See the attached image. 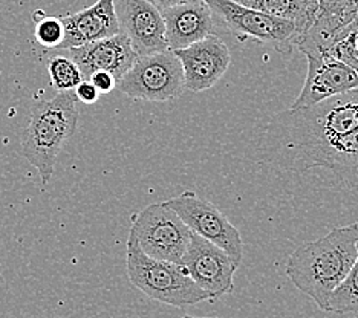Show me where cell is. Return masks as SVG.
Returning <instances> with one entry per match:
<instances>
[{
  "label": "cell",
  "instance_id": "cell-5",
  "mask_svg": "<svg viewBox=\"0 0 358 318\" xmlns=\"http://www.w3.org/2000/svg\"><path fill=\"white\" fill-rule=\"evenodd\" d=\"M192 231L164 202L150 203L132 217L127 240L138 245L145 256L181 265Z\"/></svg>",
  "mask_w": 358,
  "mask_h": 318
},
{
  "label": "cell",
  "instance_id": "cell-7",
  "mask_svg": "<svg viewBox=\"0 0 358 318\" xmlns=\"http://www.w3.org/2000/svg\"><path fill=\"white\" fill-rule=\"evenodd\" d=\"M164 203L181 217L192 233L215 243L229 254L236 268L241 266L243 259L241 233L215 203L198 198L192 191L170 198Z\"/></svg>",
  "mask_w": 358,
  "mask_h": 318
},
{
  "label": "cell",
  "instance_id": "cell-21",
  "mask_svg": "<svg viewBox=\"0 0 358 318\" xmlns=\"http://www.w3.org/2000/svg\"><path fill=\"white\" fill-rule=\"evenodd\" d=\"M36 40L40 46L46 49H59L64 40V27L60 17H48L37 22Z\"/></svg>",
  "mask_w": 358,
  "mask_h": 318
},
{
  "label": "cell",
  "instance_id": "cell-10",
  "mask_svg": "<svg viewBox=\"0 0 358 318\" xmlns=\"http://www.w3.org/2000/svg\"><path fill=\"white\" fill-rule=\"evenodd\" d=\"M275 162L283 168L299 173L324 168L343 179L355 178L358 176V127L334 140L287 154Z\"/></svg>",
  "mask_w": 358,
  "mask_h": 318
},
{
  "label": "cell",
  "instance_id": "cell-25",
  "mask_svg": "<svg viewBox=\"0 0 358 318\" xmlns=\"http://www.w3.org/2000/svg\"><path fill=\"white\" fill-rule=\"evenodd\" d=\"M231 2L243 5V6H251V3H255L256 0H231Z\"/></svg>",
  "mask_w": 358,
  "mask_h": 318
},
{
  "label": "cell",
  "instance_id": "cell-14",
  "mask_svg": "<svg viewBox=\"0 0 358 318\" xmlns=\"http://www.w3.org/2000/svg\"><path fill=\"white\" fill-rule=\"evenodd\" d=\"M68 52L69 59L77 64L85 80L96 71H104L112 73L118 81L138 59L124 32L68 49Z\"/></svg>",
  "mask_w": 358,
  "mask_h": 318
},
{
  "label": "cell",
  "instance_id": "cell-15",
  "mask_svg": "<svg viewBox=\"0 0 358 318\" xmlns=\"http://www.w3.org/2000/svg\"><path fill=\"white\" fill-rule=\"evenodd\" d=\"M60 20L64 27V40L59 49L66 51L121 32L115 0H96L92 6L63 15Z\"/></svg>",
  "mask_w": 358,
  "mask_h": 318
},
{
  "label": "cell",
  "instance_id": "cell-12",
  "mask_svg": "<svg viewBox=\"0 0 358 318\" xmlns=\"http://www.w3.org/2000/svg\"><path fill=\"white\" fill-rule=\"evenodd\" d=\"M173 54L181 62L185 89L204 92L221 80L231 63V52L221 37L210 34L199 42L176 49Z\"/></svg>",
  "mask_w": 358,
  "mask_h": 318
},
{
  "label": "cell",
  "instance_id": "cell-24",
  "mask_svg": "<svg viewBox=\"0 0 358 318\" xmlns=\"http://www.w3.org/2000/svg\"><path fill=\"white\" fill-rule=\"evenodd\" d=\"M152 2L158 6V10H167V8H172L178 3L184 2V0H152Z\"/></svg>",
  "mask_w": 358,
  "mask_h": 318
},
{
  "label": "cell",
  "instance_id": "cell-17",
  "mask_svg": "<svg viewBox=\"0 0 358 318\" xmlns=\"http://www.w3.org/2000/svg\"><path fill=\"white\" fill-rule=\"evenodd\" d=\"M248 8H253V10H257L260 13L273 15V17L294 23L297 28V38L311 27L317 5H309L303 2V0H256V2L251 3V6Z\"/></svg>",
  "mask_w": 358,
  "mask_h": 318
},
{
  "label": "cell",
  "instance_id": "cell-28",
  "mask_svg": "<svg viewBox=\"0 0 358 318\" xmlns=\"http://www.w3.org/2000/svg\"><path fill=\"white\" fill-rule=\"evenodd\" d=\"M352 2H354L357 6H358V0H352Z\"/></svg>",
  "mask_w": 358,
  "mask_h": 318
},
{
  "label": "cell",
  "instance_id": "cell-8",
  "mask_svg": "<svg viewBox=\"0 0 358 318\" xmlns=\"http://www.w3.org/2000/svg\"><path fill=\"white\" fill-rule=\"evenodd\" d=\"M211 13L216 14L233 34L239 38H255L273 45L279 51H289L294 46L297 28L294 23L282 20L253 8L234 3L231 0H204Z\"/></svg>",
  "mask_w": 358,
  "mask_h": 318
},
{
  "label": "cell",
  "instance_id": "cell-9",
  "mask_svg": "<svg viewBox=\"0 0 358 318\" xmlns=\"http://www.w3.org/2000/svg\"><path fill=\"white\" fill-rule=\"evenodd\" d=\"M181 266L201 289L210 294L211 298L222 297L234 291L233 277L238 268L224 250L198 234L192 233Z\"/></svg>",
  "mask_w": 358,
  "mask_h": 318
},
{
  "label": "cell",
  "instance_id": "cell-16",
  "mask_svg": "<svg viewBox=\"0 0 358 318\" xmlns=\"http://www.w3.org/2000/svg\"><path fill=\"white\" fill-rule=\"evenodd\" d=\"M166 42L170 51L184 49L210 36L215 29L213 13L204 0H184L162 10Z\"/></svg>",
  "mask_w": 358,
  "mask_h": 318
},
{
  "label": "cell",
  "instance_id": "cell-23",
  "mask_svg": "<svg viewBox=\"0 0 358 318\" xmlns=\"http://www.w3.org/2000/svg\"><path fill=\"white\" fill-rule=\"evenodd\" d=\"M74 95L77 101L85 104H95L100 100V92L89 80H83L81 83L74 89Z\"/></svg>",
  "mask_w": 358,
  "mask_h": 318
},
{
  "label": "cell",
  "instance_id": "cell-20",
  "mask_svg": "<svg viewBox=\"0 0 358 318\" xmlns=\"http://www.w3.org/2000/svg\"><path fill=\"white\" fill-rule=\"evenodd\" d=\"M324 54L336 57L358 73V13L355 19L349 23V27L341 32Z\"/></svg>",
  "mask_w": 358,
  "mask_h": 318
},
{
  "label": "cell",
  "instance_id": "cell-11",
  "mask_svg": "<svg viewBox=\"0 0 358 318\" xmlns=\"http://www.w3.org/2000/svg\"><path fill=\"white\" fill-rule=\"evenodd\" d=\"M308 71L302 91L289 109H305L328 98L357 91L358 73L329 54L306 55Z\"/></svg>",
  "mask_w": 358,
  "mask_h": 318
},
{
  "label": "cell",
  "instance_id": "cell-3",
  "mask_svg": "<svg viewBox=\"0 0 358 318\" xmlns=\"http://www.w3.org/2000/svg\"><path fill=\"white\" fill-rule=\"evenodd\" d=\"M78 117L74 91L57 92L50 100L32 104L28 126L22 133V153L38 171L42 184L51 181L57 158L76 133Z\"/></svg>",
  "mask_w": 358,
  "mask_h": 318
},
{
  "label": "cell",
  "instance_id": "cell-27",
  "mask_svg": "<svg viewBox=\"0 0 358 318\" xmlns=\"http://www.w3.org/2000/svg\"><path fill=\"white\" fill-rule=\"evenodd\" d=\"M303 2H306V3H309V5H317L315 0H303Z\"/></svg>",
  "mask_w": 358,
  "mask_h": 318
},
{
  "label": "cell",
  "instance_id": "cell-6",
  "mask_svg": "<svg viewBox=\"0 0 358 318\" xmlns=\"http://www.w3.org/2000/svg\"><path fill=\"white\" fill-rule=\"evenodd\" d=\"M117 89L144 101H167L181 96L185 91L181 62L170 49L138 57L132 68L117 81Z\"/></svg>",
  "mask_w": 358,
  "mask_h": 318
},
{
  "label": "cell",
  "instance_id": "cell-13",
  "mask_svg": "<svg viewBox=\"0 0 358 318\" xmlns=\"http://www.w3.org/2000/svg\"><path fill=\"white\" fill-rule=\"evenodd\" d=\"M117 15L138 57L167 51L166 23L152 0H121Z\"/></svg>",
  "mask_w": 358,
  "mask_h": 318
},
{
  "label": "cell",
  "instance_id": "cell-26",
  "mask_svg": "<svg viewBox=\"0 0 358 318\" xmlns=\"http://www.w3.org/2000/svg\"><path fill=\"white\" fill-rule=\"evenodd\" d=\"M182 318H221V317H194V315H184Z\"/></svg>",
  "mask_w": 358,
  "mask_h": 318
},
{
  "label": "cell",
  "instance_id": "cell-1",
  "mask_svg": "<svg viewBox=\"0 0 358 318\" xmlns=\"http://www.w3.org/2000/svg\"><path fill=\"white\" fill-rule=\"evenodd\" d=\"M358 222L334 228L303 243L289 256L285 274L292 284L327 312L331 294L346 279L357 259Z\"/></svg>",
  "mask_w": 358,
  "mask_h": 318
},
{
  "label": "cell",
  "instance_id": "cell-2",
  "mask_svg": "<svg viewBox=\"0 0 358 318\" xmlns=\"http://www.w3.org/2000/svg\"><path fill=\"white\" fill-rule=\"evenodd\" d=\"M358 127V89L328 98L305 109L275 115L266 129L265 145L275 161L315 144L334 140Z\"/></svg>",
  "mask_w": 358,
  "mask_h": 318
},
{
  "label": "cell",
  "instance_id": "cell-19",
  "mask_svg": "<svg viewBox=\"0 0 358 318\" xmlns=\"http://www.w3.org/2000/svg\"><path fill=\"white\" fill-rule=\"evenodd\" d=\"M48 73H50L51 86L57 92L74 91V89L83 81V75L77 64L69 57L55 55L48 60Z\"/></svg>",
  "mask_w": 358,
  "mask_h": 318
},
{
  "label": "cell",
  "instance_id": "cell-22",
  "mask_svg": "<svg viewBox=\"0 0 358 318\" xmlns=\"http://www.w3.org/2000/svg\"><path fill=\"white\" fill-rule=\"evenodd\" d=\"M87 80L91 81L100 94H109L113 91V89H117V80L109 72L96 71Z\"/></svg>",
  "mask_w": 358,
  "mask_h": 318
},
{
  "label": "cell",
  "instance_id": "cell-18",
  "mask_svg": "<svg viewBox=\"0 0 358 318\" xmlns=\"http://www.w3.org/2000/svg\"><path fill=\"white\" fill-rule=\"evenodd\" d=\"M327 312L338 315H358V240L357 259L346 279L331 294L327 305Z\"/></svg>",
  "mask_w": 358,
  "mask_h": 318
},
{
  "label": "cell",
  "instance_id": "cell-4",
  "mask_svg": "<svg viewBox=\"0 0 358 318\" xmlns=\"http://www.w3.org/2000/svg\"><path fill=\"white\" fill-rule=\"evenodd\" d=\"M126 268L130 283L159 303L185 308L213 300L190 279L181 265L145 256L130 240L126 243Z\"/></svg>",
  "mask_w": 358,
  "mask_h": 318
}]
</instances>
